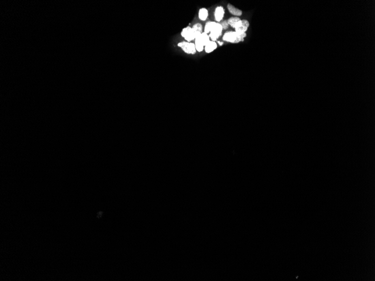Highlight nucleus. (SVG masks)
<instances>
[{"mask_svg":"<svg viewBox=\"0 0 375 281\" xmlns=\"http://www.w3.org/2000/svg\"><path fill=\"white\" fill-rule=\"evenodd\" d=\"M178 46L182 48V49L188 54H195L196 53V48L195 44L193 43L188 42H182L178 43Z\"/></svg>","mask_w":375,"mask_h":281,"instance_id":"obj_4","label":"nucleus"},{"mask_svg":"<svg viewBox=\"0 0 375 281\" xmlns=\"http://www.w3.org/2000/svg\"><path fill=\"white\" fill-rule=\"evenodd\" d=\"M222 30L223 29L220 23H218L215 22L212 28L210 30V34L208 35L210 36V39L212 40V41L215 42L220 36H221L222 34Z\"/></svg>","mask_w":375,"mask_h":281,"instance_id":"obj_2","label":"nucleus"},{"mask_svg":"<svg viewBox=\"0 0 375 281\" xmlns=\"http://www.w3.org/2000/svg\"><path fill=\"white\" fill-rule=\"evenodd\" d=\"M217 47H218L217 43L215 42L210 40V42L206 44V46L205 47V49L206 53H209L213 52L215 49L217 48Z\"/></svg>","mask_w":375,"mask_h":281,"instance_id":"obj_9","label":"nucleus"},{"mask_svg":"<svg viewBox=\"0 0 375 281\" xmlns=\"http://www.w3.org/2000/svg\"><path fill=\"white\" fill-rule=\"evenodd\" d=\"M241 20L239 17H238L237 16H234V17H231L229 18L227 21V23L229 24V25H230L232 28H234L235 25L238 23L239 21Z\"/></svg>","mask_w":375,"mask_h":281,"instance_id":"obj_11","label":"nucleus"},{"mask_svg":"<svg viewBox=\"0 0 375 281\" xmlns=\"http://www.w3.org/2000/svg\"><path fill=\"white\" fill-rule=\"evenodd\" d=\"M238 36V33L236 32L230 31L225 33L223 36V40L226 41L227 42H230L231 43H235L237 38Z\"/></svg>","mask_w":375,"mask_h":281,"instance_id":"obj_6","label":"nucleus"},{"mask_svg":"<svg viewBox=\"0 0 375 281\" xmlns=\"http://www.w3.org/2000/svg\"><path fill=\"white\" fill-rule=\"evenodd\" d=\"M210 41V38L208 34L206 33H202L201 35L197 36L195 39V46L198 52H202L203 48Z\"/></svg>","mask_w":375,"mask_h":281,"instance_id":"obj_1","label":"nucleus"},{"mask_svg":"<svg viewBox=\"0 0 375 281\" xmlns=\"http://www.w3.org/2000/svg\"><path fill=\"white\" fill-rule=\"evenodd\" d=\"M181 35L188 42H190L192 40L195 39L197 36H199L194 30L193 29L190 27H187L183 29L181 33Z\"/></svg>","mask_w":375,"mask_h":281,"instance_id":"obj_3","label":"nucleus"},{"mask_svg":"<svg viewBox=\"0 0 375 281\" xmlns=\"http://www.w3.org/2000/svg\"><path fill=\"white\" fill-rule=\"evenodd\" d=\"M249 26V21L246 20H240L235 25V32L238 33H246Z\"/></svg>","mask_w":375,"mask_h":281,"instance_id":"obj_5","label":"nucleus"},{"mask_svg":"<svg viewBox=\"0 0 375 281\" xmlns=\"http://www.w3.org/2000/svg\"><path fill=\"white\" fill-rule=\"evenodd\" d=\"M220 24H221V25L222 26V29H223L226 30V29L228 28L229 24H228V23H227V20H224V21H222V22L220 23Z\"/></svg>","mask_w":375,"mask_h":281,"instance_id":"obj_14","label":"nucleus"},{"mask_svg":"<svg viewBox=\"0 0 375 281\" xmlns=\"http://www.w3.org/2000/svg\"><path fill=\"white\" fill-rule=\"evenodd\" d=\"M218 44H220V46H222V45H223V44H224V42H220V41H218Z\"/></svg>","mask_w":375,"mask_h":281,"instance_id":"obj_15","label":"nucleus"},{"mask_svg":"<svg viewBox=\"0 0 375 281\" xmlns=\"http://www.w3.org/2000/svg\"><path fill=\"white\" fill-rule=\"evenodd\" d=\"M215 22L214 21H209L208 23H207L205 27V33H206L207 34L210 33V30L212 28L213 25H214Z\"/></svg>","mask_w":375,"mask_h":281,"instance_id":"obj_13","label":"nucleus"},{"mask_svg":"<svg viewBox=\"0 0 375 281\" xmlns=\"http://www.w3.org/2000/svg\"><path fill=\"white\" fill-rule=\"evenodd\" d=\"M227 8H228L229 11L235 16H237V17L241 16L243 14L242 10L235 8L233 5L229 4L227 6Z\"/></svg>","mask_w":375,"mask_h":281,"instance_id":"obj_8","label":"nucleus"},{"mask_svg":"<svg viewBox=\"0 0 375 281\" xmlns=\"http://www.w3.org/2000/svg\"><path fill=\"white\" fill-rule=\"evenodd\" d=\"M192 28L194 30L195 32V33L197 34L198 36L201 35L202 33V25L199 23L194 24L193 27H192Z\"/></svg>","mask_w":375,"mask_h":281,"instance_id":"obj_12","label":"nucleus"},{"mask_svg":"<svg viewBox=\"0 0 375 281\" xmlns=\"http://www.w3.org/2000/svg\"><path fill=\"white\" fill-rule=\"evenodd\" d=\"M225 14V10L222 6H218L215 11V17L217 21H220L222 20Z\"/></svg>","mask_w":375,"mask_h":281,"instance_id":"obj_7","label":"nucleus"},{"mask_svg":"<svg viewBox=\"0 0 375 281\" xmlns=\"http://www.w3.org/2000/svg\"><path fill=\"white\" fill-rule=\"evenodd\" d=\"M208 10L205 8H201L199 11V14H198V16L199 19L202 21H205L207 19V17H208Z\"/></svg>","mask_w":375,"mask_h":281,"instance_id":"obj_10","label":"nucleus"}]
</instances>
